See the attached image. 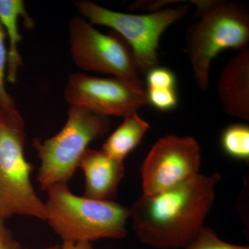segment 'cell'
I'll use <instances>...</instances> for the list:
<instances>
[{"label": "cell", "instance_id": "obj_15", "mask_svg": "<svg viewBox=\"0 0 249 249\" xmlns=\"http://www.w3.org/2000/svg\"><path fill=\"white\" fill-rule=\"evenodd\" d=\"M183 249H249V247L224 242L218 237L212 229L204 227L196 240Z\"/></svg>", "mask_w": 249, "mask_h": 249}, {"label": "cell", "instance_id": "obj_5", "mask_svg": "<svg viewBox=\"0 0 249 249\" xmlns=\"http://www.w3.org/2000/svg\"><path fill=\"white\" fill-rule=\"evenodd\" d=\"M24 122L18 111L0 126V219L15 215L47 221L49 214L31 182L32 165L24 154Z\"/></svg>", "mask_w": 249, "mask_h": 249}, {"label": "cell", "instance_id": "obj_21", "mask_svg": "<svg viewBox=\"0 0 249 249\" xmlns=\"http://www.w3.org/2000/svg\"><path fill=\"white\" fill-rule=\"evenodd\" d=\"M18 111L17 109H12V110H9V109H5L4 106L0 103V123L2 122L6 118H7L10 114Z\"/></svg>", "mask_w": 249, "mask_h": 249}, {"label": "cell", "instance_id": "obj_13", "mask_svg": "<svg viewBox=\"0 0 249 249\" xmlns=\"http://www.w3.org/2000/svg\"><path fill=\"white\" fill-rule=\"evenodd\" d=\"M149 128L150 124L138 112L126 116L108 137L101 150L114 160L124 162L126 157L138 146Z\"/></svg>", "mask_w": 249, "mask_h": 249}, {"label": "cell", "instance_id": "obj_9", "mask_svg": "<svg viewBox=\"0 0 249 249\" xmlns=\"http://www.w3.org/2000/svg\"><path fill=\"white\" fill-rule=\"evenodd\" d=\"M65 98L73 107L109 117L138 112L148 104L143 88L115 78H99L73 73L67 80Z\"/></svg>", "mask_w": 249, "mask_h": 249}, {"label": "cell", "instance_id": "obj_22", "mask_svg": "<svg viewBox=\"0 0 249 249\" xmlns=\"http://www.w3.org/2000/svg\"><path fill=\"white\" fill-rule=\"evenodd\" d=\"M42 249H63V247H62V245H55L51 246V247H46V248Z\"/></svg>", "mask_w": 249, "mask_h": 249}, {"label": "cell", "instance_id": "obj_12", "mask_svg": "<svg viewBox=\"0 0 249 249\" xmlns=\"http://www.w3.org/2000/svg\"><path fill=\"white\" fill-rule=\"evenodd\" d=\"M19 17L25 19L28 29L34 27V22L29 17L22 0H0V22L4 27L9 41L6 80L10 83H16L18 71L22 66V58L18 49L22 35L18 29Z\"/></svg>", "mask_w": 249, "mask_h": 249}, {"label": "cell", "instance_id": "obj_8", "mask_svg": "<svg viewBox=\"0 0 249 249\" xmlns=\"http://www.w3.org/2000/svg\"><path fill=\"white\" fill-rule=\"evenodd\" d=\"M201 161L200 146L193 137H162L141 168L142 195L155 196L191 179L199 174Z\"/></svg>", "mask_w": 249, "mask_h": 249}, {"label": "cell", "instance_id": "obj_10", "mask_svg": "<svg viewBox=\"0 0 249 249\" xmlns=\"http://www.w3.org/2000/svg\"><path fill=\"white\" fill-rule=\"evenodd\" d=\"M218 97L228 115L249 120V48L226 64L218 78Z\"/></svg>", "mask_w": 249, "mask_h": 249}, {"label": "cell", "instance_id": "obj_11", "mask_svg": "<svg viewBox=\"0 0 249 249\" xmlns=\"http://www.w3.org/2000/svg\"><path fill=\"white\" fill-rule=\"evenodd\" d=\"M78 168L84 174L83 196L96 200L114 201L118 187L124 178V162L114 160L102 150L88 149Z\"/></svg>", "mask_w": 249, "mask_h": 249}, {"label": "cell", "instance_id": "obj_1", "mask_svg": "<svg viewBox=\"0 0 249 249\" xmlns=\"http://www.w3.org/2000/svg\"><path fill=\"white\" fill-rule=\"evenodd\" d=\"M221 179L219 174L196 177L169 190L142 195L130 209L141 242L158 249H183L204 227Z\"/></svg>", "mask_w": 249, "mask_h": 249}, {"label": "cell", "instance_id": "obj_3", "mask_svg": "<svg viewBox=\"0 0 249 249\" xmlns=\"http://www.w3.org/2000/svg\"><path fill=\"white\" fill-rule=\"evenodd\" d=\"M47 191V221L62 243L92 244L102 239L121 240L127 236L130 209L115 201L76 196L68 184L55 185Z\"/></svg>", "mask_w": 249, "mask_h": 249}, {"label": "cell", "instance_id": "obj_19", "mask_svg": "<svg viewBox=\"0 0 249 249\" xmlns=\"http://www.w3.org/2000/svg\"><path fill=\"white\" fill-rule=\"evenodd\" d=\"M0 249H22L2 219H0Z\"/></svg>", "mask_w": 249, "mask_h": 249}, {"label": "cell", "instance_id": "obj_4", "mask_svg": "<svg viewBox=\"0 0 249 249\" xmlns=\"http://www.w3.org/2000/svg\"><path fill=\"white\" fill-rule=\"evenodd\" d=\"M109 127V117L71 106L58 134L45 141L34 140L40 160L37 180L41 188L47 191L55 185L68 184L89 144L103 137Z\"/></svg>", "mask_w": 249, "mask_h": 249}, {"label": "cell", "instance_id": "obj_16", "mask_svg": "<svg viewBox=\"0 0 249 249\" xmlns=\"http://www.w3.org/2000/svg\"><path fill=\"white\" fill-rule=\"evenodd\" d=\"M6 38L4 27L0 22V103L5 109L12 110L16 109V105L14 98L8 93L5 87L8 59V49L5 44Z\"/></svg>", "mask_w": 249, "mask_h": 249}, {"label": "cell", "instance_id": "obj_2", "mask_svg": "<svg viewBox=\"0 0 249 249\" xmlns=\"http://www.w3.org/2000/svg\"><path fill=\"white\" fill-rule=\"evenodd\" d=\"M197 17L186 31V52L198 88L209 89L213 60L226 49L243 50L249 43V13L237 3L196 1Z\"/></svg>", "mask_w": 249, "mask_h": 249}, {"label": "cell", "instance_id": "obj_7", "mask_svg": "<svg viewBox=\"0 0 249 249\" xmlns=\"http://www.w3.org/2000/svg\"><path fill=\"white\" fill-rule=\"evenodd\" d=\"M70 40L72 59L77 67L113 75L143 88L132 50L114 31L103 34L85 18L75 16L70 22Z\"/></svg>", "mask_w": 249, "mask_h": 249}, {"label": "cell", "instance_id": "obj_18", "mask_svg": "<svg viewBox=\"0 0 249 249\" xmlns=\"http://www.w3.org/2000/svg\"><path fill=\"white\" fill-rule=\"evenodd\" d=\"M145 75L147 89H176V76L169 69L157 66Z\"/></svg>", "mask_w": 249, "mask_h": 249}, {"label": "cell", "instance_id": "obj_20", "mask_svg": "<svg viewBox=\"0 0 249 249\" xmlns=\"http://www.w3.org/2000/svg\"><path fill=\"white\" fill-rule=\"evenodd\" d=\"M63 249H94L92 244L80 242V243H62Z\"/></svg>", "mask_w": 249, "mask_h": 249}, {"label": "cell", "instance_id": "obj_14", "mask_svg": "<svg viewBox=\"0 0 249 249\" xmlns=\"http://www.w3.org/2000/svg\"><path fill=\"white\" fill-rule=\"evenodd\" d=\"M221 145L227 155L235 160H249V127L245 124L229 126L221 136Z\"/></svg>", "mask_w": 249, "mask_h": 249}, {"label": "cell", "instance_id": "obj_17", "mask_svg": "<svg viewBox=\"0 0 249 249\" xmlns=\"http://www.w3.org/2000/svg\"><path fill=\"white\" fill-rule=\"evenodd\" d=\"M148 104L161 111H169L177 107L178 95L176 89H147Z\"/></svg>", "mask_w": 249, "mask_h": 249}, {"label": "cell", "instance_id": "obj_6", "mask_svg": "<svg viewBox=\"0 0 249 249\" xmlns=\"http://www.w3.org/2000/svg\"><path fill=\"white\" fill-rule=\"evenodd\" d=\"M76 6L91 24L111 28L127 42L140 74H146L158 66V48L162 34L172 24L186 17L189 10L188 4H183L150 14H129L111 11L86 0L78 1Z\"/></svg>", "mask_w": 249, "mask_h": 249}, {"label": "cell", "instance_id": "obj_23", "mask_svg": "<svg viewBox=\"0 0 249 249\" xmlns=\"http://www.w3.org/2000/svg\"><path fill=\"white\" fill-rule=\"evenodd\" d=\"M0 126H1V123H0Z\"/></svg>", "mask_w": 249, "mask_h": 249}]
</instances>
